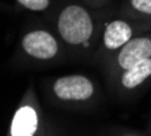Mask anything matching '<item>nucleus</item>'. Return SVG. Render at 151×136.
Returning <instances> with one entry per match:
<instances>
[{
    "label": "nucleus",
    "instance_id": "nucleus-1",
    "mask_svg": "<svg viewBox=\"0 0 151 136\" xmlns=\"http://www.w3.org/2000/svg\"><path fill=\"white\" fill-rule=\"evenodd\" d=\"M57 32L68 45H87L94 34V21L84 7L68 4L57 17Z\"/></svg>",
    "mask_w": 151,
    "mask_h": 136
},
{
    "label": "nucleus",
    "instance_id": "nucleus-2",
    "mask_svg": "<svg viewBox=\"0 0 151 136\" xmlns=\"http://www.w3.org/2000/svg\"><path fill=\"white\" fill-rule=\"evenodd\" d=\"M53 93L63 101H84L93 95L94 84L83 75H68L55 80Z\"/></svg>",
    "mask_w": 151,
    "mask_h": 136
},
{
    "label": "nucleus",
    "instance_id": "nucleus-3",
    "mask_svg": "<svg viewBox=\"0 0 151 136\" xmlns=\"http://www.w3.org/2000/svg\"><path fill=\"white\" fill-rule=\"evenodd\" d=\"M22 48L29 56L37 60H52L59 52L55 35L46 30H33L22 38Z\"/></svg>",
    "mask_w": 151,
    "mask_h": 136
},
{
    "label": "nucleus",
    "instance_id": "nucleus-4",
    "mask_svg": "<svg viewBox=\"0 0 151 136\" xmlns=\"http://www.w3.org/2000/svg\"><path fill=\"white\" fill-rule=\"evenodd\" d=\"M151 57V38L137 37L121 46L117 55V64L121 70H128L139 61Z\"/></svg>",
    "mask_w": 151,
    "mask_h": 136
},
{
    "label": "nucleus",
    "instance_id": "nucleus-5",
    "mask_svg": "<svg viewBox=\"0 0 151 136\" xmlns=\"http://www.w3.org/2000/svg\"><path fill=\"white\" fill-rule=\"evenodd\" d=\"M132 34H134V30L128 22L116 19L106 24L102 42L108 50H119L129 40H132Z\"/></svg>",
    "mask_w": 151,
    "mask_h": 136
},
{
    "label": "nucleus",
    "instance_id": "nucleus-6",
    "mask_svg": "<svg viewBox=\"0 0 151 136\" xmlns=\"http://www.w3.org/2000/svg\"><path fill=\"white\" fill-rule=\"evenodd\" d=\"M38 127V116L32 106H22L15 113L11 124V136H34Z\"/></svg>",
    "mask_w": 151,
    "mask_h": 136
},
{
    "label": "nucleus",
    "instance_id": "nucleus-7",
    "mask_svg": "<svg viewBox=\"0 0 151 136\" xmlns=\"http://www.w3.org/2000/svg\"><path fill=\"white\" fill-rule=\"evenodd\" d=\"M148 76H151V57L139 61L124 71L121 76V83L125 89H135L140 86Z\"/></svg>",
    "mask_w": 151,
    "mask_h": 136
},
{
    "label": "nucleus",
    "instance_id": "nucleus-8",
    "mask_svg": "<svg viewBox=\"0 0 151 136\" xmlns=\"http://www.w3.org/2000/svg\"><path fill=\"white\" fill-rule=\"evenodd\" d=\"M18 3L27 10L32 11H44L49 7V0H17Z\"/></svg>",
    "mask_w": 151,
    "mask_h": 136
},
{
    "label": "nucleus",
    "instance_id": "nucleus-9",
    "mask_svg": "<svg viewBox=\"0 0 151 136\" xmlns=\"http://www.w3.org/2000/svg\"><path fill=\"white\" fill-rule=\"evenodd\" d=\"M131 7L144 15H151V0H129Z\"/></svg>",
    "mask_w": 151,
    "mask_h": 136
}]
</instances>
